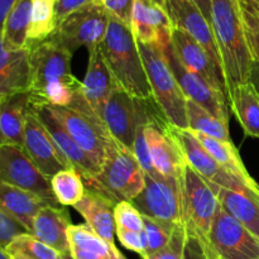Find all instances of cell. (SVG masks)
<instances>
[{
	"instance_id": "obj_1",
	"label": "cell",
	"mask_w": 259,
	"mask_h": 259,
	"mask_svg": "<svg viewBox=\"0 0 259 259\" xmlns=\"http://www.w3.org/2000/svg\"><path fill=\"white\" fill-rule=\"evenodd\" d=\"M72 53L53 38L29 46L32 105L70 106L82 86L71 71Z\"/></svg>"
},
{
	"instance_id": "obj_2",
	"label": "cell",
	"mask_w": 259,
	"mask_h": 259,
	"mask_svg": "<svg viewBox=\"0 0 259 259\" xmlns=\"http://www.w3.org/2000/svg\"><path fill=\"white\" fill-rule=\"evenodd\" d=\"M211 27L229 96L233 89L249 81L254 62L245 37L239 0H211Z\"/></svg>"
},
{
	"instance_id": "obj_3",
	"label": "cell",
	"mask_w": 259,
	"mask_h": 259,
	"mask_svg": "<svg viewBox=\"0 0 259 259\" xmlns=\"http://www.w3.org/2000/svg\"><path fill=\"white\" fill-rule=\"evenodd\" d=\"M119 88L138 99H153L138 40L129 25L111 17L99 46Z\"/></svg>"
},
{
	"instance_id": "obj_4",
	"label": "cell",
	"mask_w": 259,
	"mask_h": 259,
	"mask_svg": "<svg viewBox=\"0 0 259 259\" xmlns=\"http://www.w3.org/2000/svg\"><path fill=\"white\" fill-rule=\"evenodd\" d=\"M99 116L114 141L131 151L139 125H171L154 99H138L120 88L106 100Z\"/></svg>"
},
{
	"instance_id": "obj_5",
	"label": "cell",
	"mask_w": 259,
	"mask_h": 259,
	"mask_svg": "<svg viewBox=\"0 0 259 259\" xmlns=\"http://www.w3.org/2000/svg\"><path fill=\"white\" fill-rule=\"evenodd\" d=\"M86 189L99 192L114 205L133 201L143 190L146 175L131 149L114 142L100 172L85 180Z\"/></svg>"
},
{
	"instance_id": "obj_6",
	"label": "cell",
	"mask_w": 259,
	"mask_h": 259,
	"mask_svg": "<svg viewBox=\"0 0 259 259\" xmlns=\"http://www.w3.org/2000/svg\"><path fill=\"white\" fill-rule=\"evenodd\" d=\"M138 46L154 101L172 126L189 129L187 99L169 67L163 48L141 42Z\"/></svg>"
},
{
	"instance_id": "obj_7",
	"label": "cell",
	"mask_w": 259,
	"mask_h": 259,
	"mask_svg": "<svg viewBox=\"0 0 259 259\" xmlns=\"http://www.w3.org/2000/svg\"><path fill=\"white\" fill-rule=\"evenodd\" d=\"M182 225L189 243L207 239L220 209L217 185L205 180L186 163L181 177Z\"/></svg>"
},
{
	"instance_id": "obj_8",
	"label": "cell",
	"mask_w": 259,
	"mask_h": 259,
	"mask_svg": "<svg viewBox=\"0 0 259 259\" xmlns=\"http://www.w3.org/2000/svg\"><path fill=\"white\" fill-rule=\"evenodd\" d=\"M51 108L76 143L101 168V164L115 141L100 116L90 108L82 94L70 106Z\"/></svg>"
},
{
	"instance_id": "obj_9",
	"label": "cell",
	"mask_w": 259,
	"mask_h": 259,
	"mask_svg": "<svg viewBox=\"0 0 259 259\" xmlns=\"http://www.w3.org/2000/svg\"><path fill=\"white\" fill-rule=\"evenodd\" d=\"M132 204L143 217L177 227L182 224L181 180L146 175L143 190Z\"/></svg>"
},
{
	"instance_id": "obj_10",
	"label": "cell",
	"mask_w": 259,
	"mask_h": 259,
	"mask_svg": "<svg viewBox=\"0 0 259 259\" xmlns=\"http://www.w3.org/2000/svg\"><path fill=\"white\" fill-rule=\"evenodd\" d=\"M109 20L110 14L104 5L91 4L60 23L51 38L71 53L80 47H86L90 52L105 38Z\"/></svg>"
},
{
	"instance_id": "obj_11",
	"label": "cell",
	"mask_w": 259,
	"mask_h": 259,
	"mask_svg": "<svg viewBox=\"0 0 259 259\" xmlns=\"http://www.w3.org/2000/svg\"><path fill=\"white\" fill-rule=\"evenodd\" d=\"M0 181L58 204L52 191L51 179L40 172L20 146H0Z\"/></svg>"
},
{
	"instance_id": "obj_12",
	"label": "cell",
	"mask_w": 259,
	"mask_h": 259,
	"mask_svg": "<svg viewBox=\"0 0 259 259\" xmlns=\"http://www.w3.org/2000/svg\"><path fill=\"white\" fill-rule=\"evenodd\" d=\"M207 240L224 259H259V238L222 206L212 222Z\"/></svg>"
},
{
	"instance_id": "obj_13",
	"label": "cell",
	"mask_w": 259,
	"mask_h": 259,
	"mask_svg": "<svg viewBox=\"0 0 259 259\" xmlns=\"http://www.w3.org/2000/svg\"><path fill=\"white\" fill-rule=\"evenodd\" d=\"M162 48L166 53L169 67L187 100L197 104L218 119L229 124V101L225 94L212 88L201 76L185 68L175 55L171 43Z\"/></svg>"
},
{
	"instance_id": "obj_14",
	"label": "cell",
	"mask_w": 259,
	"mask_h": 259,
	"mask_svg": "<svg viewBox=\"0 0 259 259\" xmlns=\"http://www.w3.org/2000/svg\"><path fill=\"white\" fill-rule=\"evenodd\" d=\"M164 9L168 14L172 27L184 30L206 50L215 66L223 73L222 58L211 23L192 0H166ZM224 76V75H223Z\"/></svg>"
},
{
	"instance_id": "obj_15",
	"label": "cell",
	"mask_w": 259,
	"mask_h": 259,
	"mask_svg": "<svg viewBox=\"0 0 259 259\" xmlns=\"http://www.w3.org/2000/svg\"><path fill=\"white\" fill-rule=\"evenodd\" d=\"M23 148L48 179H52L56 174L63 169L72 168L32 109L25 120Z\"/></svg>"
},
{
	"instance_id": "obj_16",
	"label": "cell",
	"mask_w": 259,
	"mask_h": 259,
	"mask_svg": "<svg viewBox=\"0 0 259 259\" xmlns=\"http://www.w3.org/2000/svg\"><path fill=\"white\" fill-rule=\"evenodd\" d=\"M171 132L175 138L177 139V142H179L180 147H181L187 164H190L205 180H207L211 184L218 185V186L230 190L249 187L244 182L239 181L237 177L225 171L215 161L214 157L202 147V144L197 141V138L190 129H179L171 125ZM249 189H252V187H249ZM257 191H259V190H257Z\"/></svg>"
},
{
	"instance_id": "obj_17",
	"label": "cell",
	"mask_w": 259,
	"mask_h": 259,
	"mask_svg": "<svg viewBox=\"0 0 259 259\" xmlns=\"http://www.w3.org/2000/svg\"><path fill=\"white\" fill-rule=\"evenodd\" d=\"M30 109L34 111L40 123L47 129L52 141L55 142L61 153L70 162L72 168H75L82 176L83 181L96 176L100 172V167L76 143L75 139L66 131L63 124L56 116L50 105H32L30 104Z\"/></svg>"
},
{
	"instance_id": "obj_18",
	"label": "cell",
	"mask_w": 259,
	"mask_h": 259,
	"mask_svg": "<svg viewBox=\"0 0 259 259\" xmlns=\"http://www.w3.org/2000/svg\"><path fill=\"white\" fill-rule=\"evenodd\" d=\"M144 136L156 171L164 177L181 180L187 162L179 142L172 134L171 125L147 124Z\"/></svg>"
},
{
	"instance_id": "obj_19",
	"label": "cell",
	"mask_w": 259,
	"mask_h": 259,
	"mask_svg": "<svg viewBox=\"0 0 259 259\" xmlns=\"http://www.w3.org/2000/svg\"><path fill=\"white\" fill-rule=\"evenodd\" d=\"M171 45L175 55L177 56L185 68L201 76L212 88L224 93L228 99L224 76L215 66L214 61L204 47H201L194 38L190 37L184 30L176 29V28L172 30Z\"/></svg>"
},
{
	"instance_id": "obj_20",
	"label": "cell",
	"mask_w": 259,
	"mask_h": 259,
	"mask_svg": "<svg viewBox=\"0 0 259 259\" xmlns=\"http://www.w3.org/2000/svg\"><path fill=\"white\" fill-rule=\"evenodd\" d=\"M131 28L141 43L161 47L171 43L172 23L166 9L154 0H134Z\"/></svg>"
},
{
	"instance_id": "obj_21",
	"label": "cell",
	"mask_w": 259,
	"mask_h": 259,
	"mask_svg": "<svg viewBox=\"0 0 259 259\" xmlns=\"http://www.w3.org/2000/svg\"><path fill=\"white\" fill-rule=\"evenodd\" d=\"M81 86L83 98L98 115L111 94L119 89L118 82L99 47L89 52L88 70Z\"/></svg>"
},
{
	"instance_id": "obj_22",
	"label": "cell",
	"mask_w": 259,
	"mask_h": 259,
	"mask_svg": "<svg viewBox=\"0 0 259 259\" xmlns=\"http://www.w3.org/2000/svg\"><path fill=\"white\" fill-rule=\"evenodd\" d=\"M71 225V217L65 207L48 205L35 215L29 234L70 258L68 228Z\"/></svg>"
},
{
	"instance_id": "obj_23",
	"label": "cell",
	"mask_w": 259,
	"mask_h": 259,
	"mask_svg": "<svg viewBox=\"0 0 259 259\" xmlns=\"http://www.w3.org/2000/svg\"><path fill=\"white\" fill-rule=\"evenodd\" d=\"M29 48L10 50L0 29V95L28 93L29 90Z\"/></svg>"
},
{
	"instance_id": "obj_24",
	"label": "cell",
	"mask_w": 259,
	"mask_h": 259,
	"mask_svg": "<svg viewBox=\"0 0 259 259\" xmlns=\"http://www.w3.org/2000/svg\"><path fill=\"white\" fill-rule=\"evenodd\" d=\"M75 210L83 218L86 225L106 242L114 243L116 225L114 219L115 205L99 192L86 189L82 199L75 205Z\"/></svg>"
},
{
	"instance_id": "obj_25",
	"label": "cell",
	"mask_w": 259,
	"mask_h": 259,
	"mask_svg": "<svg viewBox=\"0 0 259 259\" xmlns=\"http://www.w3.org/2000/svg\"><path fill=\"white\" fill-rule=\"evenodd\" d=\"M217 195L222 209L259 238V191L249 187L230 190L217 185Z\"/></svg>"
},
{
	"instance_id": "obj_26",
	"label": "cell",
	"mask_w": 259,
	"mask_h": 259,
	"mask_svg": "<svg viewBox=\"0 0 259 259\" xmlns=\"http://www.w3.org/2000/svg\"><path fill=\"white\" fill-rule=\"evenodd\" d=\"M48 205H60L42 199L35 194L0 181V209L23 225L28 233L33 227L35 215Z\"/></svg>"
},
{
	"instance_id": "obj_27",
	"label": "cell",
	"mask_w": 259,
	"mask_h": 259,
	"mask_svg": "<svg viewBox=\"0 0 259 259\" xmlns=\"http://www.w3.org/2000/svg\"><path fill=\"white\" fill-rule=\"evenodd\" d=\"M29 110V93L3 96L0 104V146L23 147L25 120Z\"/></svg>"
},
{
	"instance_id": "obj_28",
	"label": "cell",
	"mask_w": 259,
	"mask_h": 259,
	"mask_svg": "<svg viewBox=\"0 0 259 259\" xmlns=\"http://www.w3.org/2000/svg\"><path fill=\"white\" fill-rule=\"evenodd\" d=\"M71 259H126L113 243L99 237L86 224L68 228Z\"/></svg>"
},
{
	"instance_id": "obj_29",
	"label": "cell",
	"mask_w": 259,
	"mask_h": 259,
	"mask_svg": "<svg viewBox=\"0 0 259 259\" xmlns=\"http://www.w3.org/2000/svg\"><path fill=\"white\" fill-rule=\"evenodd\" d=\"M192 133L196 137L197 141L202 144V147L214 157L215 161L225 171H228L230 175L237 177L239 181L244 182L245 185H248L252 189L259 190L258 182L248 172L247 167L243 163V159L240 157L239 151H238V148L234 146V143L232 141H220V139L212 138V137L199 133V132H192Z\"/></svg>"
},
{
	"instance_id": "obj_30",
	"label": "cell",
	"mask_w": 259,
	"mask_h": 259,
	"mask_svg": "<svg viewBox=\"0 0 259 259\" xmlns=\"http://www.w3.org/2000/svg\"><path fill=\"white\" fill-rule=\"evenodd\" d=\"M228 101L244 136L259 139V94L252 82L248 81L233 89Z\"/></svg>"
},
{
	"instance_id": "obj_31",
	"label": "cell",
	"mask_w": 259,
	"mask_h": 259,
	"mask_svg": "<svg viewBox=\"0 0 259 259\" xmlns=\"http://www.w3.org/2000/svg\"><path fill=\"white\" fill-rule=\"evenodd\" d=\"M33 0H17L8 14L3 27L4 43L10 50L29 48L28 32L30 24Z\"/></svg>"
},
{
	"instance_id": "obj_32",
	"label": "cell",
	"mask_w": 259,
	"mask_h": 259,
	"mask_svg": "<svg viewBox=\"0 0 259 259\" xmlns=\"http://www.w3.org/2000/svg\"><path fill=\"white\" fill-rule=\"evenodd\" d=\"M56 28L55 0H33L28 32L29 46L52 37Z\"/></svg>"
},
{
	"instance_id": "obj_33",
	"label": "cell",
	"mask_w": 259,
	"mask_h": 259,
	"mask_svg": "<svg viewBox=\"0 0 259 259\" xmlns=\"http://www.w3.org/2000/svg\"><path fill=\"white\" fill-rule=\"evenodd\" d=\"M56 200L62 206H75L86 192L82 176L75 168L60 171L51 179Z\"/></svg>"
},
{
	"instance_id": "obj_34",
	"label": "cell",
	"mask_w": 259,
	"mask_h": 259,
	"mask_svg": "<svg viewBox=\"0 0 259 259\" xmlns=\"http://www.w3.org/2000/svg\"><path fill=\"white\" fill-rule=\"evenodd\" d=\"M187 124L192 132H199L220 141H232L229 124L218 119L204 108L190 100H187Z\"/></svg>"
},
{
	"instance_id": "obj_35",
	"label": "cell",
	"mask_w": 259,
	"mask_h": 259,
	"mask_svg": "<svg viewBox=\"0 0 259 259\" xmlns=\"http://www.w3.org/2000/svg\"><path fill=\"white\" fill-rule=\"evenodd\" d=\"M5 250L10 259H68L29 233L14 238Z\"/></svg>"
},
{
	"instance_id": "obj_36",
	"label": "cell",
	"mask_w": 259,
	"mask_h": 259,
	"mask_svg": "<svg viewBox=\"0 0 259 259\" xmlns=\"http://www.w3.org/2000/svg\"><path fill=\"white\" fill-rule=\"evenodd\" d=\"M143 220L144 233L147 238V255H149L167 245L176 227H171L148 217H143Z\"/></svg>"
},
{
	"instance_id": "obj_37",
	"label": "cell",
	"mask_w": 259,
	"mask_h": 259,
	"mask_svg": "<svg viewBox=\"0 0 259 259\" xmlns=\"http://www.w3.org/2000/svg\"><path fill=\"white\" fill-rule=\"evenodd\" d=\"M187 248H189V239H187L184 225L180 224L175 228L167 245L147 255L144 259H186Z\"/></svg>"
},
{
	"instance_id": "obj_38",
	"label": "cell",
	"mask_w": 259,
	"mask_h": 259,
	"mask_svg": "<svg viewBox=\"0 0 259 259\" xmlns=\"http://www.w3.org/2000/svg\"><path fill=\"white\" fill-rule=\"evenodd\" d=\"M114 219L116 228L131 230V232H143V215L138 211L131 201H121L114 207Z\"/></svg>"
},
{
	"instance_id": "obj_39",
	"label": "cell",
	"mask_w": 259,
	"mask_h": 259,
	"mask_svg": "<svg viewBox=\"0 0 259 259\" xmlns=\"http://www.w3.org/2000/svg\"><path fill=\"white\" fill-rule=\"evenodd\" d=\"M240 9H242L245 37H247L250 55L253 61L259 63V9L244 8L242 5Z\"/></svg>"
},
{
	"instance_id": "obj_40",
	"label": "cell",
	"mask_w": 259,
	"mask_h": 259,
	"mask_svg": "<svg viewBox=\"0 0 259 259\" xmlns=\"http://www.w3.org/2000/svg\"><path fill=\"white\" fill-rule=\"evenodd\" d=\"M146 125L147 124H142V125H139L138 129H137L136 138H134L132 152H133L134 156H136L138 163L141 164L144 175L157 176V175L159 174L156 171V168L153 167V163H152L151 154H149L148 146H147L146 136H144V128H146Z\"/></svg>"
},
{
	"instance_id": "obj_41",
	"label": "cell",
	"mask_w": 259,
	"mask_h": 259,
	"mask_svg": "<svg viewBox=\"0 0 259 259\" xmlns=\"http://www.w3.org/2000/svg\"><path fill=\"white\" fill-rule=\"evenodd\" d=\"M116 237L124 248L137 253L144 258L147 255V238L143 232H131V230L116 228Z\"/></svg>"
},
{
	"instance_id": "obj_42",
	"label": "cell",
	"mask_w": 259,
	"mask_h": 259,
	"mask_svg": "<svg viewBox=\"0 0 259 259\" xmlns=\"http://www.w3.org/2000/svg\"><path fill=\"white\" fill-rule=\"evenodd\" d=\"M25 233H28V230L20 223L0 209V247L5 249L14 238Z\"/></svg>"
},
{
	"instance_id": "obj_43",
	"label": "cell",
	"mask_w": 259,
	"mask_h": 259,
	"mask_svg": "<svg viewBox=\"0 0 259 259\" xmlns=\"http://www.w3.org/2000/svg\"><path fill=\"white\" fill-rule=\"evenodd\" d=\"M95 4V0H55V18L57 25L70 15L80 12L83 8Z\"/></svg>"
},
{
	"instance_id": "obj_44",
	"label": "cell",
	"mask_w": 259,
	"mask_h": 259,
	"mask_svg": "<svg viewBox=\"0 0 259 259\" xmlns=\"http://www.w3.org/2000/svg\"><path fill=\"white\" fill-rule=\"evenodd\" d=\"M103 5L111 17L121 20L131 27L134 0H104Z\"/></svg>"
},
{
	"instance_id": "obj_45",
	"label": "cell",
	"mask_w": 259,
	"mask_h": 259,
	"mask_svg": "<svg viewBox=\"0 0 259 259\" xmlns=\"http://www.w3.org/2000/svg\"><path fill=\"white\" fill-rule=\"evenodd\" d=\"M191 244H194L196 247L197 252H199V255L202 259H224L220 257L217 252L214 250V248L210 245L209 240L202 239L197 240V242H191Z\"/></svg>"
},
{
	"instance_id": "obj_46",
	"label": "cell",
	"mask_w": 259,
	"mask_h": 259,
	"mask_svg": "<svg viewBox=\"0 0 259 259\" xmlns=\"http://www.w3.org/2000/svg\"><path fill=\"white\" fill-rule=\"evenodd\" d=\"M17 0H0V29L3 30L4 23L7 20L8 14L10 13L12 8L14 7Z\"/></svg>"
},
{
	"instance_id": "obj_47",
	"label": "cell",
	"mask_w": 259,
	"mask_h": 259,
	"mask_svg": "<svg viewBox=\"0 0 259 259\" xmlns=\"http://www.w3.org/2000/svg\"><path fill=\"white\" fill-rule=\"evenodd\" d=\"M195 4L199 7L202 14L206 17V19L211 23V0H192Z\"/></svg>"
},
{
	"instance_id": "obj_48",
	"label": "cell",
	"mask_w": 259,
	"mask_h": 259,
	"mask_svg": "<svg viewBox=\"0 0 259 259\" xmlns=\"http://www.w3.org/2000/svg\"><path fill=\"white\" fill-rule=\"evenodd\" d=\"M249 82H252V85L254 86V89L259 94V63L253 62L252 68H250V75H249Z\"/></svg>"
},
{
	"instance_id": "obj_49",
	"label": "cell",
	"mask_w": 259,
	"mask_h": 259,
	"mask_svg": "<svg viewBox=\"0 0 259 259\" xmlns=\"http://www.w3.org/2000/svg\"><path fill=\"white\" fill-rule=\"evenodd\" d=\"M239 4L244 8H252V9H259L258 0H239Z\"/></svg>"
},
{
	"instance_id": "obj_50",
	"label": "cell",
	"mask_w": 259,
	"mask_h": 259,
	"mask_svg": "<svg viewBox=\"0 0 259 259\" xmlns=\"http://www.w3.org/2000/svg\"><path fill=\"white\" fill-rule=\"evenodd\" d=\"M0 259H10L9 255H8L7 250L2 247H0Z\"/></svg>"
},
{
	"instance_id": "obj_51",
	"label": "cell",
	"mask_w": 259,
	"mask_h": 259,
	"mask_svg": "<svg viewBox=\"0 0 259 259\" xmlns=\"http://www.w3.org/2000/svg\"><path fill=\"white\" fill-rule=\"evenodd\" d=\"M154 2L158 3V4L161 5V7H163V8H164V3H166V0H154Z\"/></svg>"
},
{
	"instance_id": "obj_52",
	"label": "cell",
	"mask_w": 259,
	"mask_h": 259,
	"mask_svg": "<svg viewBox=\"0 0 259 259\" xmlns=\"http://www.w3.org/2000/svg\"><path fill=\"white\" fill-rule=\"evenodd\" d=\"M103 2H104V0H95V4L103 5Z\"/></svg>"
},
{
	"instance_id": "obj_53",
	"label": "cell",
	"mask_w": 259,
	"mask_h": 259,
	"mask_svg": "<svg viewBox=\"0 0 259 259\" xmlns=\"http://www.w3.org/2000/svg\"><path fill=\"white\" fill-rule=\"evenodd\" d=\"M2 100H3V96L0 95V104H2Z\"/></svg>"
},
{
	"instance_id": "obj_54",
	"label": "cell",
	"mask_w": 259,
	"mask_h": 259,
	"mask_svg": "<svg viewBox=\"0 0 259 259\" xmlns=\"http://www.w3.org/2000/svg\"><path fill=\"white\" fill-rule=\"evenodd\" d=\"M258 3H259V0H258Z\"/></svg>"
}]
</instances>
